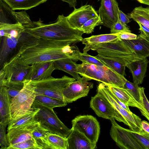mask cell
Returning <instances> with one entry per match:
<instances>
[{
  "mask_svg": "<svg viewBox=\"0 0 149 149\" xmlns=\"http://www.w3.org/2000/svg\"><path fill=\"white\" fill-rule=\"evenodd\" d=\"M24 84H6V87L7 92L11 98L17 95L23 87Z\"/></svg>",
  "mask_w": 149,
  "mask_h": 149,
  "instance_id": "60d3db41",
  "label": "cell"
},
{
  "mask_svg": "<svg viewBox=\"0 0 149 149\" xmlns=\"http://www.w3.org/2000/svg\"><path fill=\"white\" fill-rule=\"evenodd\" d=\"M118 16L120 21L125 24L127 25L130 22V17L128 15H127L121 10H119Z\"/></svg>",
  "mask_w": 149,
  "mask_h": 149,
  "instance_id": "f6af8a7d",
  "label": "cell"
},
{
  "mask_svg": "<svg viewBox=\"0 0 149 149\" xmlns=\"http://www.w3.org/2000/svg\"><path fill=\"white\" fill-rule=\"evenodd\" d=\"M140 36H142V37H143V38L145 39L146 40H147V41H148V42H149V37H144L143 36H141L140 35H139Z\"/></svg>",
  "mask_w": 149,
  "mask_h": 149,
  "instance_id": "f907efd6",
  "label": "cell"
},
{
  "mask_svg": "<svg viewBox=\"0 0 149 149\" xmlns=\"http://www.w3.org/2000/svg\"><path fill=\"white\" fill-rule=\"evenodd\" d=\"M11 98L5 86H0V122L6 127L10 121Z\"/></svg>",
  "mask_w": 149,
  "mask_h": 149,
  "instance_id": "603a6c76",
  "label": "cell"
},
{
  "mask_svg": "<svg viewBox=\"0 0 149 149\" xmlns=\"http://www.w3.org/2000/svg\"><path fill=\"white\" fill-rule=\"evenodd\" d=\"M91 50L96 51L100 55L119 58L130 61L135 58L133 51L119 38L113 42L96 45Z\"/></svg>",
  "mask_w": 149,
  "mask_h": 149,
  "instance_id": "ba28073f",
  "label": "cell"
},
{
  "mask_svg": "<svg viewBox=\"0 0 149 149\" xmlns=\"http://www.w3.org/2000/svg\"><path fill=\"white\" fill-rule=\"evenodd\" d=\"M12 10V12L17 22H19L22 25L28 24L32 21L25 11L15 12Z\"/></svg>",
  "mask_w": 149,
  "mask_h": 149,
  "instance_id": "ab89813d",
  "label": "cell"
},
{
  "mask_svg": "<svg viewBox=\"0 0 149 149\" xmlns=\"http://www.w3.org/2000/svg\"><path fill=\"white\" fill-rule=\"evenodd\" d=\"M74 60L70 58L60 59L54 61L55 70H62L71 75L77 80L81 77L78 73L77 64Z\"/></svg>",
  "mask_w": 149,
  "mask_h": 149,
  "instance_id": "484cf974",
  "label": "cell"
},
{
  "mask_svg": "<svg viewBox=\"0 0 149 149\" xmlns=\"http://www.w3.org/2000/svg\"><path fill=\"white\" fill-rule=\"evenodd\" d=\"M90 107L98 116L110 120L114 118L118 121L126 122L124 119L118 111L103 96L97 93L91 97Z\"/></svg>",
  "mask_w": 149,
  "mask_h": 149,
  "instance_id": "7c38bea8",
  "label": "cell"
},
{
  "mask_svg": "<svg viewBox=\"0 0 149 149\" xmlns=\"http://www.w3.org/2000/svg\"><path fill=\"white\" fill-rule=\"evenodd\" d=\"M132 135L144 147L145 149H149V136L147 132L143 130L141 132H136L130 129Z\"/></svg>",
  "mask_w": 149,
  "mask_h": 149,
  "instance_id": "f35d334b",
  "label": "cell"
},
{
  "mask_svg": "<svg viewBox=\"0 0 149 149\" xmlns=\"http://www.w3.org/2000/svg\"><path fill=\"white\" fill-rule=\"evenodd\" d=\"M149 63L147 57L135 58L128 62L126 66L132 73L133 82L138 85L142 84Z\"/></svg>",
  "mask_w": 149,
  "mask_h": 149,
  "instance_id": "d6986e66",
  "label": "cell"
},
{
  "mask_svg": "<svg viewBox=\"0 0 149 149\" xmlns=\"http://www.w3.org/2000/svg\"><path fill=\"white\" fill-rule=\"evenodd\" d=\"M25 31L33 36L67 43L70 45L81 42L84 32L72 28L66 17L59 15L53 22L45 24L40 19L23 25Z\"/></svg>",
  "mask_w": 149,
  "mask_h": 149,
  "instance_id": "7a4b0ae2",
  "label": "cell"
},
{
  "mask_svg": "<svg viewBox=\"0 0 149 149\" xmlns=\"http://www.w3.org/2000/svg\"><path fill=\"white\" fill-rule=\"evenodd\" d=\"M106 85L113 94L126 105L137 108L139 110L142 108V105L134 99L127 89L109 85Z\"/></svg>",
  "mask_w": 149,
  "mask_h": 149,
  "instance_id": "cb8c5ba5",
  "label": "cell"
},
{
  "mask_svg": "<svg viewBox=\"0 0 149 149\" xmlns=\"http://www.w3.org/2000/svg\"><path fill=\"white\" fill-rule=\"evenodd\" d=\"M35 100L52 109L56 107H65L67 104L63 100L42 95H36Z\"/></svg>",
  "mask_w": 149,
  "mask_h": 149,
  "instance_id": "d6a6232c",
  "label": "cell"
},
{
  "mask_svg": "<svg viewBox=\"0 0 149 149\" xmlns=\"http://www.w3.org/2000/svg\"><path fill=\"white\" fill-rule=\"evenodd\" d=\"M79 51L75 45L36 37L25 32L19 38L16 52L26 64H33L70 58L77 61Z\"/></svg>",
  "mask_w": 149,
  "mask_h": 149,
  "instance_id": "6da1fadb",
  "label": "cell"
},
{
  "mask_svg": "<svg viewBox=\"0 0 149 149\" xmlns=\"http://www.w3.org/2000/svg\"><path fill=\"white\" fill-rule=\"evenodd\" d=\"M100 6L97 11L102 25L111 29L117 22L119 9L116 0H100Z\"/></svg>",
  "mask_w": 149,
  "mask_h": 149,
  "instance_id": "5bb4252c",
  "label": "cell"
},
{
  "mask_svg": "<svg viewBox=\"0 0 149 149\" xmlns=\"http://www.w3.org/2000/svg\"><path fill=\"white\" fill-rule=\"evenodd\" d=\"M95 57L105 65L117 73L123 76L126 75L125 73L126 65L130 61L120 58L106 56L99 54Z\"/></svg>",
  "mask_w": 149,
  "mask_h": 149,
  "instance_id": "d4e9b609",
  "label": "cell"
},
{
  "mask_svg": "<svg viewBox=\"0 0 149 149\" xmlns=\"http://www.w3.org/2000/svg\"><path fill=\"white\" fill-rule=\"evenodd\" d=\"M67 3L71 7L75 8V6L77 5V0H61Z\"/></svg>",
  "mask_w": 149,
  "mask_h": 149,
  "instance_id": "c3c4849f",
  "label": "cell"
},
{
  "mask_svg": "<svg viewBox=\"0 0 149 149\" xmlns=\"http://www.w3.org/2000/svg\"><path fill=\"white\" fill-rule=\"evenodd\" d=\"M6 127L0 122V149H7L10 146L6 134Z\"/></svg>",
  "mask_w": 149,
  "mask_h": 149,
  "instance_id": "b9f144b4",
  "label": "cell"
},
{
  "mask_svg": "<svg viewBox=\"0 0 149 149\" xmlns=\"http://www.w3.org/2000/svg\"><path fill=\"white\" fill-rule=\"evenodd\" d=\"M122 40L133 51L135 58L149 57V42L139 35L135 39Z\"/></svg>",
  "mask_w": 149,
  "mask_h": 149,
  "instance_id": "44dd1931",
  "label": "cell"
},
{
  "mask_svg": "<svg viewBox=\"0 0 149 149\" xmlns=\"http://www.w3.org/2000/svg\"><path fill=\"white\" fill-rule=\"evenodd\" d=\"M140 87L138 84L132 83L126 79L123 88L127 89L134 99L141 104Z\"/></svg>",
  "mask_w": 149,
  "mask_h": 149,
  "instance_id": "d590c367",
  "label": "cell"
},
{
  "mask_svg": "<svg viewBox=\"0 0 149 149\" xmlns=\"http://www.w3.org/2000/svg\"><path fill=\"white\" fill-rule=\"evenodd\" d=\"M103 23L100 17L98 16L88 20L81 27L80 30L84 33H91L94 31L95 27L102 25Z\"/></svg>",
  "mask_w": 149,
  "mask_h": 149,
  "instance_id": "836d02e7",
  "label": "cell"
},
{
  "mask_svg": "<svg viewBox=\"0 0 149 149\" xmlns=\"http://www.w3.org/2000/svg\"><path fill=\"white\" fill-rule=\"evenodd\" d=\"M99 16L98 13L93 7L85 5L74 10L66 17L70 25L73 28L80 29L88 20Z\"/></svg>",
  "mask_w": 149,
  "mask_h": 149,
  "instance_id": "9a60e30c",
  "label": "cell"
},
{
  "mask_svg": "<svg viewBox=\"0 0 149 149\" xmlns=\"http://www.w3.org/2000/svg\"><path fill=\"white\" fill-rule=\"evenodd\" d=\"M21 36L15 37L8 35L1 38L0 65L1 67L8 60L10 56L15 51H16Z\"/></svg>",
  "mask_w": 149,
  "mask_h": 149,
  "instance_id": "ffe728a7",
  "label": "cell"
},
{
  "mask_svg": "<svg viewBox=\"0 0 149 149\" xmlns=\"http://www.w3.org/2000/svg\"><path fill=\"white\" fill-rule=\"evenodd\" d=\"M128 15L137 23H140L149 28V7H136Z\"/></svg>",
  "mask_w": 149,
  "mask_h": 149,
  "instance_id": "4dcf8cb0",
  "label": "cell"
},
{
  "mask_svg": "<svg viewBox=\"0 0 149 149\" xmlns=\"http://www.w3.org/2000/svg\"><path fill=\"white\" fill-rule=\"evenodd\" d=\"M41 149L32 138L22 142L10 146L7 149Z\"/></svg>",
  "mask_w": 149,
  "mask_h": 149,
  "instance_id": "e575fe53",
  "label": "cell"
},
{
  "mask_svg": "<svg viewBox=\"0 0 149 149\" xmlns=\"http://www.w3.org/2000/svg\"><path fill=\"white\" fill-rule=\"evenodd\" d=\"M110 120L111 126L110 134L116 145L121 149H145L132 135L130 129L123 128L119 125L112 118Z\"/></svg>",
  "mask_w": 149,
  "mask_h": 149,
  "instance_id": "30bf717a",
  "label": "cell"
},
{
  "mask_svg": "<svg viewBox=\"0 0 149 149\" xmlns=\"http://www.w3.org/2000/svg\"><path fill=\"white\" fill-rule=\"evenodd\" d=\"M76 59L77 61L79 60L82 62H85L98 65H105L95 56H91L87 53H81L79 51L77 54Z\"/></svg>",
  "mask_w": 149,
  "mask_h": 149,
  "instance_id": "74e56055",
  "label": "cell"
},
{
  "mask_svg": "<svg viewBox=\"0 0 149 149\" xmlns=\"http://www.w3.org/2000/svg\"><path fill=\"white\" fill-rule=\"evenodd\" d=\"M75 80L74 78L64 75L60 78L51 76L42 80L28 81L33 87L36 95L48 96L65 102L63 91Z\"/></svg>",
  "mask_w": 149,
  "mask_h": 149,
  "instance_id": "8992f818",
  "label": "cell"
},
{
  "mask_svg": "<svg viewBox=\"0 0 149 149\" xmlns=\"http://www.w3.org/2000/svg\"><path fill=\"white\" fill-rule=\"evenodd\" d=\"M137 23L139 25V29L141 32L139 35L145 37H149V28L140 23Z\"/></svg>",
  "mask_w": 149,
  "mask_h": 149,
  "instance_id": "bcb514c9",
  "label": "cell"
},
{
  "mask_svg": "<svg viewBox=\"0 0 149 149\" xmlns=\"http://www.w3.org/2000/svg\"><path fill=\"white\" fill-rule=\"evenodd\" d=\"M37 108L32 107L28 112L10 120L8 124L7 131L24 125L34 120L35 116L39 111Z\"/></svg>",
  "mask_w": 149,
  "mask_h": 149,
  "instance_id": "4316f807",
  "label": "cell"
},
{
  "mask_svg": "<svg viewBox=\"0 0 149 149\" xmlns=\"http://www.w3.org/2000/svg\"><path fill=\"white\" fill-rule=\"evenodd\" d=\"M48 132L41 126L37 121L33 127L31 132L32 138L41 149H49L45 140V136Z\"/></svg>",
  "mask_w": 149,
  "mask_h": 149,
  "instance_id": "1f68e13d",
  "label": "cell"
},
{
  "mask_svg": "<svg viewBox=\"0 0 149 149\" xmlns=\"http://www.w3.org/2000/svg\"><path fill=\"white\" fill-rule=\"evenodd\" d=\"M110 29L111 33H117L123 32H131L129 26L123 23L119 17L117 22Z\"/></svg>",
  "mask_w": 149,
  "mask_h": 149,
  "instance_id": "7bdbcfd3",
  "label": "cell"
},
{
  "mask_svg": "<svg viewBox=\"0 0 149 149\" xmlns=\"http://www.w3.org/2000/svg\"><path fill=\"white\" fill-rule=\"evenodd\" d=\"M139 2L149 6V0H135Z\"/></svg>",
  "mask_w": 149,
  "mask_h": 149,
  "instance_id": "681fc988",
  "label": "cell"
},
{
  "mask_svg": "<svg viewBox=\"0 0 149 149\" xmlns=\"http://www.w3.org/2000/svg\"><path fill=\"white\" fill-rule=\"evenodd\" d=\"M36 95L33 86L28 81L25 80L23 87L19 94L11 98L10 121L30 110Z\"/></svg>",
  "mask_w": 149,
  "mask_h": 149,
  "instance_id": "52a82bcc",
  "label": "cell"
},
{
  "mask_svg": "<svg viewBox=\"0 0 149 149\" xmlns=\"http://www.w3.org/2000/svg\"><path fill=\"white\" fill-rule=\"evenodd\" d=\"M97 93L103 96L123 117L131 130L136 132L143 131L141 127V119L132 112L129 111L121 107L113 98L106 85L102 82L97 86Z\"/></svg>",
  "mask_w": 149,
  "mask_h": 149,
  "instance_id": "9c48e42d",
  "label": "cell"
},
{
  "mask_svg": "<svg viewBox=\"0 0 149 149\" xmlns=\"http://www.w3.org/2000/svg\"><path fill=\"white\" fill-rule=\"evenodd\" d=\"M71 132L67 138L68 149H94L96 144L92 142L83 134L71 128Z\"/></svg>",
  "mask_w": 149,
  "mask_h": 149,
  "instance_id": "ac0fdd59",
  "label": "cell"
},
{
  "mask_svg": "<svg viewBox=\"0 0 149 149\" xmlns=\"http://www.w3.org/2000/svg\"><path fill=\"white\" fill-rule=\"evenodd\" d=\"M91 80L82 77L80 80H75L64 88L63 95L65 102L67 103H72L87 96L90 89L93 87V84L88 82Z\"/></svg>",
  "mask_w": 149,
  "mask_h": 149,
  "instance_id": "4fadbf2b",
  "label": "cell"
},
{
  "mask_svg": "<svg viewBox=\"0 0 149 149\" xmlns=\"http://www.w3.org/2000/svg\"><path fill=\"white\" fill-rule=\"evenodd\" d=\"M31 68L19 56H12L0 70V86L6 84H24Z\"/></svg>",
  "mask_w": 149,
  "mask_h": 149,
  "instance_id": "277c9868",
  "label": "cell"
},
{
  "mask_svg": "<svg viewBox=\"0 0 149 149\" xmlns=\"http://www.w3.org/2000/svg\"><path fill=\"white\" fill-rule=\"evenodd\" d=\"M78 73L96 81L121 88H123L126 79L124 76L117 73L109 67L100 66L82 62L77 64Z\"/></svg>",
  "mask_w": 149,
  "mask_h": 149,
  "instance_id": "3957f363",
  "label": "cell"
},
{
  "mask_svg": "<svg viewBox=\"0 0 149 149\" xmlns=\"http://www.w3.org/2000/svg\"><path fill=\"white\" fill-rule=\"evenodd\" d=\"M118 38V33L92 36L88 38H83L81 42L83 44L85 45L83 49V53H87L96 45L113 42Z\"/></svg>",
  "mask_w": 149,
  "mask_h": 149,
  "instance_id": "7402d4cb",
  "label": "cell"
},
{
  "mask_svg": "<svg viewBox=\"0 0 149 149\" xmlns=\"http://www.w3.org/2000/svg\"><path fill=\"white\" fill-rule=\"evenodd\" d=\"M145 88L140 87L141 96V104L142 108L140 110L142 115L145 117L149 121V101L146 97L144 92Z\"/></svg>",
  "mask_w": 149,
  "mask_h": 149,
  "instance_id": "8d00e7d4",
  "label": "cell"
},
{
  "mask_svg": "<svg viewBox=\"0 0 149 149\" xmlns=\"http://www.w3.org/2000/svg\"><path fill=\"white\" fill-rule=\"evenodd\" d=\"M45 140L49 149H68L67 138L48 132L45 136Z\"/></svg>",
  "mask_w": 149,
  "mask_h": 149,
  "instance_id": "f546056e",
  "label": "cell"
},
{
  "mask_svg": "<svg viewBox=\"0 0 149 149\" xmlns=\"http://www.w3.org/2000/svg\"><path fill=\"white\" fill-rule=\"evenodd\" d=\"M141 124L143 130L149 134V123L145 120H142L141 121Z\"/></svg>",
  "mask_w": 149,
  "mask_h": 149,
  "instance_id": "7dc6e473",
  "label": "cell"
},
{
  "mask_svg": "<svg viewBox=\"0 0 149 149\" xmlns=\"http://www.w3.org/2000/svg\"><path fill=\"white\" fill-rule=\"evenodd\" d=\"M13 10L30 9L48 0H2Z\"/></svg>",
  "mask_w": 149,
  "mask_h": 149,
  "instance_id": "83f0119b",
  "label": "cell"
},
{
  "mask_svg": "<svg viewBox=\"0 0 149 149\" xmlns=\"http://www.w3.org/2000/svg\"><path fill=\"white\" fill-rule=\"evenodd\" d=\"M72 128L83 134L92 142L97 144L100 132L99 122L91 115H79L71 121Z\"/></svg>",
  "mask_w": 149,
  "mask_h": 149,
  "instance_id": "8fae6325",
  "label": "cell"
},
{
  "mask_svg": "<svg viewBox=\"0 0 149 149\" xmlns=\"http://www.w3.org/2000/svg\"><path fill=\"white\" fill-rule=\"evenodd\" d=\"M55 70L54 61L36 63L31 65L29 72L25 80H42L51 77Z\"/></svg>",
  "mask_w": 149,
  "mask_h": 149,
  "instance_id": "2e32d148",
  "label": "cell"
},
{
  "mask_svg": "<svg viewBox=\"0 0 149 149\" xmlns=\"http://www.w3.org/2000/svg\"><path fill=\"white\" fill-rule=\"evenodd\" d=\"M36 122L34 119L27 124L7 131V136L10 146L32 138V130Z\"/></svg>",
  "mask_w": 149,
  "mask_h": 149,
  "instance_id": "e0dca14e",
  "label": "cell"
},
{
  "mask_svg": "<svg viewBox=\"0 0 149 149\" xmlns=\"http://www.w3.org/2000/svg\"><path fill=\"white\" fill-rule=\"evenodd\" d=\"M32 107L39 109L35 120L48 132L67 138L71 129L67 127L59 119L53 109L49 108L35 100Z\"/></svg>",
  "mask_w": 149,
  "mask_h": 149,
  "instance_id": "5b68a950",
  "label": "cell"
},
{
  "mask_svg": "<svg viewBox=\"0 0 149 149\" xmlns=\"http://www.w3.org/2000/svg\"><path fill=\"white\" fill-rule=\"evenodd\" d=\"M24 31V26L19 22H0V38L8 35L15 37L20 36Z\"/></svg>",
  "mask_w": 149,
  "mask_h": 149,
  "instance_id": "f1b7e54d",
  "label": "cell"
},
{
  "mask_svg": "<svg viewBox=\"0 0 149 149\" xmlns=\"http://www.w3.org/2000/svg\"><path fill=\"white\" fill-rule=\"evenodd\" d=\"M119 38L125 40H132L136 39L137 36L131 32H123L118 33Z\"/></svg>",
  "mask_w": 149,
  "mask_h": 149,
  "instance_id": "ee69618b",
  "label": "cell"
}]
</instances>
